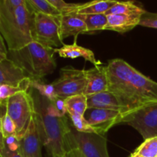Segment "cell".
<instances>
[{
    "label": "cell",
    "instance_id": "6da1fadb",
    "mask_svg": "<svg viewBox=\"0 0 157 157\" xmlns=\"http://www.w3.org/2000/svg\"><path fill=\"white\" fill-rule=\"evenodd\" d=\"M106 68L109 91L116 96L123 107V117L157 103V82L124 60H110Z\"/></svg>",
    "mask_w": 157,
    "mask_h": 157
},
{
    "label": "cell",
    "instance_id": "7a4b0ae2",
    "mask_svg": "<svg viewBox=\"0 0 157 157\" xmlns=\"http://www.w3.org/2000/svg\"><path fill=\"white\" fill-rule=\"evenodd\" d=\"M32 97L34 117L42 145L51 157H65V136L71 129L66 115L58 113L52 101L38 92Z\"/></svg>",
    "mask_w": 157,
    "mask_h": 157
},
{
    "label": "cell",
    "instance_id": "3957f363",
    "mask_svg": "<svg viewBox=\"0 0 157 157\" xmlns=\"http://www.w3.org/2000/svg\"><path fill=\"white\" fill-rule=\"evenodd\" d=\"M33 12L25 2L12 9H0V32L9 51H17L33 41Z\"/></svg>",
    "mask_w": 157,
    "mask_h": 157
},
{
    "label": "cell",
    "instance_id": "277c9868",
    "mask_svg": "<svg viewBox=\"0 0 157 157\" xmlns=\"http://www.w3.org/2000/svg\"><path fill=\"white\" fill-rule=\"evenodd\" d=\"M55 48L32 41L17 51H9L7 58L21 67L31 80H41L56 68Z\"/></svg>",
    "mask_w": 157,
    "mask_h": 157
},
{
    "label": "cell",
    "instance_id": "5b68a950",
    "mask_svg": "<svg viewBox=\"0 0 157 157\" xmlns=\"http://www.w3.org/2000/svg\"><path fill=\"white\" fill-rule=\"evenodd\" d=\"M66 152L78 149L85 157H110L107 138L95 133H83L71 127L65 136Z\"/></svg>",
    "mask_w": 157,
    "mask_h": 157
},
{
    "label": "cell",
    "instance_id": "8992f818",
    "mask_svg": "<svg viewBox=\"0 0 157 157\" xmlns=\"http://www.w3.org/2000/svg\"><path fill=\"white\" fill-rule=\"evenodd\" d=\"M6 111L16 127V136L21 138L25 133L31 120L35 114V103L30 92L20 91L9 98Z\"/></svg>",
    "mask_w": 157,
    "mask_h": 157
},
{
    "label": "cell",
    "instance_id": "52a82bcc",
    "mask_svg": "<svg viewBox=\"0 0 157 157\" xmlns=\"http://www.w3.org/2000/svg\"><path fill=\"white\" fill-rule=\"evenodd\" d=\"M32 35L33 41L46 47L54 48L64 45L60 35L59 17L33 12Z\"/></svg>",
    "mask_w": 157,
    "mask_h": 157
},
{
    "label": "cell",
    "instance_id": "ba28073f",
    "mask_svg": "<svg viewBox=\"0 0 157 157\" xmlns=\"http://www.w3.org/2000/svg\"><path fill=\"white\" fill-rule=\"evenodd\" d=\"M58 98L66 99L69 97L84 94L87 78L84 70L66 66L60 71V77L52 83Z\"/></svg>",
    "mask_w": 157,
    "mask_h": 157
},
{
    "label": "cell",
    "instance_id": "9c48e42d",
    "mask_svg": "<svg viewBox=\"0 0 157 157\" xmlns=\"http://www.w3.org/2000/svg\"><path fill=\"white\" fill-rule=\"evenodd\" d=\"M122 124L133 127L144 140L157 136V103L124 117Z\"/></svg>",
    "mask_w": 157,
    "mask_h": 157
},
{
    "label": "cell",
    "instance_id": "30bf717a",
    "mask_svg": "<svg viewBox=\"0 0 157 157\" xmlns=\"http://www.w3.org/2000/svg\"><path fill=\"white\" fill-rule=\"evenodd\" d=\"M84 117L95 133L104 136L111 127L120 124L123 117L120 111L107 109H87Z\"/></svg>",
    "mask_w": 157,
    "mask_h": 157
},
{
    "label": "cell",
    "instance_id": "8fae6325",
    "mask_svg": "<svg viewBox=\"0 0 157 157\" xmlns=\"http://www.w3.org/2000/svg\"><path fill=\"white\" fill-rule=\"evenodd\" d=\"M2 84L16 87L21 86L29 90L31 88V79L21 67L7 58L0 61V85Z\"/></svg>",
    "mask_w": 157,
    "mask_h": 157
},
{
    "label": "cell",
    "instance_id": "7c38bea8",
    "mask_svg": "<svg viewBox=\"0 0 157 157\" xmlns=\"http://www.w3.org/2000/svg\"><path fill=\"white\" fill-rule=\"evenodd\" d=\"M41 146L42 143L33 116L25 133L19 139V150L24 157H42Z\"/></svg>",
    "mask_w": 157,
    "mask_h": 157
},
{
    "label": "cell",
    "instance_id": "4fadbf2b",
    "mask_svg": "<svg viewBox=\"0 0 157 157\" xmlns=\"http://www.w3.org/2000/svg\"><path fill=\"white\" fill-rule=\"evenodd\" d=\"M84 74L87 78V87L84 91L86 96L108 91L109 82L106 66H94L88 70H84Z\"/></svg>",
    "mask_w": 157,
    "mask_h": 157
},
{
    "label": "cell",
    "instance_id": "5bb4252c",
    "mask_svg": "<svg viewBox=\"0 0 157 157\" xmlns=\"http://www.w3.org/2000/svg\"><path fill=\"white\" fill-rule=\"evenodd\" d=\"M59 21L60 35L62 40L70 36L76 37L79 34L87 32L85 22L78 14H61Z\"/></svg>",
    "mask_w": 157,
    "mask_h": 157
},
{
    "label": "cell",
    "instance_id": "9a60e30c",
    "mask_svg": "<svg viewBox=\"0 0 157 157\" xmlns=\"http://www.w3.org/2000/svg\"><path fill=\"white\" fill-rule=\"evenodd\" d=\"M87 98V109H107L120 111L124 114V109L117 98L110 91H104L89 95Z\"/></svg>",
    "mask_w": 157,
    "mask_h": 157
},
{
    "label": "cell",
    "instance_id": "2e32d148",
    "mask_svg": "<svg viewBox=\"0 0 157 157\" xmlns=\"http://www.w3.org/2000/svg\"><path fill=\"white\" fill-rule=\"evenodd\" d=\"M117 2V0H92L83 4L72 3L70 9L64 13H75L78 15L105 14Z\"/></svg>",
    "mask_w": 157,
    "mask_h": 157
},
{
    "label": "cell",
    "instance_id": "e0dca14e",
    "mask_svg": "<svg viewBox=\"0 0 157 157\" xmlns=\"http://www.w3.org/2000/svg\"><path fill=\"white\" fill-rule=\"evenodd\" d=\"M142 15H109L105 30L125 33L140 25Z\"/></svg>",
    "mask_w": 157,
    "mask_h": 157
},
{
    "label": "cell",
    "instance_id": "ac0fdd59",
    "mask_svg": "<svg viewBox=\"0 0 157 157\" xmlns=\"http://www.w3.org/2000/svg\"><path fill=\"white\" fill-rule=\"evenodd\" d=\"M55 52L61 58H83L90 61L94 66L101 65V62L95 58L94 54L91 50L80 46L77 44L76 40L73 44H64L58 48H55Z\"/></svg>",
    "mask_w": 157,
    "mask_h": 157
},
{
    "label": "cell",
    "instance_id": "d6986e66",
    "mask_svg": "<svg viewBox=\"0 0 157 157\" xmlns=\"http://www.w3.org/2000/svg\"><path fill=\"white\" fill-rule=\"evenodd\" d=\"M67 113L71 114H79L84 116L87 110V98L85 94H78L64 99Z\"/></svg>",
    "mask_w": 157,
    "mask_h": 157
},
{
    "label": "cell",
    "instance_id": "ffe728a7",
    "mask_svg": "<svg viewBox=\"0 0 157 157\" xmlns=\"http://www.w3.org/2000/svg\"><path fill=\"white\" fill-rule=\"evenodd\" d=\"M146 11L133 2L118 1L112 6L106 15H144Z\"/></svg>",
    "mask_w": 157,
    "mask_h": 157
},
{
    "label": "cell",
    "instance_id": "44dd1931",
    "mask_svg": "<svg viewBox=\"0 0 157 157\" xmlns=\"http://www.w3.org/2000/svg\"><path fill=\"white\" fill-rule=\"evenodd\" d=\"M87 26V32L105 30L107 24V15L106 14H90L79 15Z\"/></svg>",
    "mask_w": 157,
    "mask_h": 157
},
{
    "label": "cell",
    "instance_id": "7402d4cb",
    "mask_svg": "<svg viewBox=\"0 0 157 157\" xmlns=\"http://www.w3.org/2000/svg\"><path fill=\"white\" fill-rule=\"evenodd\" d=\"M32 12H41L55 17H60L61 12L48 0H25Z\"/></svg>",
    "mask_w": 157,
    "mask_h": 157
},
{
    "label": "cell",
    "instance_id": "603a6c76",
    "mask_svg": "<svg viewBox=\"0 0 157 157\" xmlns=\"http://www.w3.org/2000/svg\"><path fill=\"white\" fill-rule=\"evenodd\" d=\"M31 88H33L50 101H55L58 98L53 84H46L41 80H31Z\"/></svg>",
    "mask_w": 157,
    "mask_h": 157
},
{
    "label": "cell",
    "instance_id": "cb8c5ba5",
    "mask_svg": "<svg viewBox=\"0 0 157 157\" xmlns=\"http://www.w3.org/2000/svg\"><path fill=\"white\" fill-rule=\"evenodd\" d=\"M134 152L143 157H157V136L144 140Z\"/></svg>",
    "mask_w": 157,
    "mask_h": 157
},
{
    "label": "cell",
    "instance_id": "d4e9b609",
    "mask_svg": "<svg viewBox=\"0 0 157 157\" xmlns=\"http://www.w3.org/2000/svg\"><path fill=\"white\" fill-rule=\"evenodd\" d=\"M25 87H16V86L9 85V84H2L0 85V106H4L6 107V102L11 97L20 91H28Z\"/></svg>",
    "mask_w": 157,
    "mask_h": 157
},
{
    "label": "cell",
    "instance_id": "484cf974",
    "mask_svg": "<svg viewBox=\"0 0 157 157\" xmlns=\"http://www.w3.org/2000/svg\"><path fill=\"white\" fill-rule=\"evenodd\" d=\"M69 117L71 120L74 128L76 130L83 133H95L84 116L79 114H71Z\"/></svg>",
    "mask_w": 157,
    "mask_h": 157
},
{
    "label": "cell",
    "instance_id": "4316f807",
    "mask_svg": "<svg viewBox=\"0 0 157 157\" xmlns=\"http://www.w3.org/2000/svg\"><path fill=\"white\" fill-rule=\"evenodd\" d=\"M1 132L4 138L16 135V127L15 123L6 111H5V113L2 116Z\"/></svg>",
    "mask_w": 157,
    "mask_h": 157
},
{
    "label": "cell",
    "instance_id": "83f0119b",
    "mask_svg": "<svg viewBox=\"0 0 157 157\" xmlns=\"http://www.w3.org/2000/svg\"><path fill=\"white\" fill-rule=\"evenodd\" d=\"M140 25L157 29V13H153L146 11L142 15Z\"/></svg>",
    "mask_w": 157,
    "mask_h": 157
},
{
    "label": "cell",
    "instance_id": "f1b7e54d",
    "mask_svg": "<svg viewBox=\"0 0 157 157\" xmlns=\"http://www.w3.org/2000/svg\"><path fill=\"white\" fill-rule=\"evenodd\" d=\"M1 157H24L19 150V147L17 148H9L3 146V148L0 151Z\"/></svg>",
    "mask_w": 157,
    "mask_h": 157
},
{
    "label": "cell",
    "instance_id": "f546056e",
    "mask_svg": "<svg viewBox=\"0 0 157 157\" xmlns=\"http://www.w3.org/2000/svg\"><path fill=\"white\" fill-rule=\"evenodd\" d=\"M53 6H55L57 9L61 12V14L67 12L71 6H72V3H67L64 0H48Z\"/></svg>",
    "mask_w": 157,
    "mask_h": 157
},
{
    "label": "cell",
    "instance_id": "4dcf8cb0",
    "mask_svg": "<svg viewBox=\"0 0 157 157\" xmlns=\"http://www.w3.org/2000/svg\"><path fill=\"white\" fill-rule=\"evenodd\" d=\"M25 0H2L0 4V9H12L25 2Z\"/></svg>",
    "mask_w": 157,
    "mask_h": 157
},
{
    "label": "cell",
    "instance_id": "1f68e13d",
    "mask_svg": "<svg viewBox=\"0 0 157 157\" xmlns=\"http://www.w3.org/2000/svg\"><path fill=\"white\" fill-rule=\"evenodd\" d=\"M66 157H85L83 155V153H81L80 150H78V149H71V150H69L68 151H67L66 153Z\"/></svg>",
    "mask_w": 157,
    "mask_h": 157
},
{
    "label": "cell",
    "instance_id": "d6a6232c",
    "mask_svg": "<svg viewBox=\"0 0 157 157\" xmlns=\"http://www.w3.org/2000/svg\"><path fill=\"white\" fill-rule=\"evenodd\" d=\"M8 52H9V50H8L7 48L6 47L4 38H3L1 32H0V54L7 56Z\"/></svg>",
    "mask_w": 157,
    "mask_h": 157
},
{
    "label": "cell",
    "instance_id": "836d02e7",
    "mask_svg": "<svg viewBox=\"0 0 157 157\" xmlns=\"http://www.w3.org/2000/svg\"><path fill=\"white\" fill-rule=\"evenodd\" d=\"M4 136H3L2 133L0 131V151L2 150V149L3 148V146H4Z\"/></svg>",
    "mask_w": 157,
    "mask_h": 157
},
{
    "label": "cell",
    "instance_id": "e575fe53",
    "mask_svg": "<svg viewBox=\"0 0 157 157\" xmlns=\"http://www.w3.org/2000/svg\"><path fill=\"white\" fill-rule=\"evenodd\" d=\"M130 157H143V156H140L139 154H137V153H135V152H133V153H132L131 155H130Z\"/></svg>",
    "mask_w": 157,
    "mask_h": 157
},
{
    "label": "cell",
    "instance_id": "d590c367",
    "mask_svg": "<svg viewBox=\"0 0 157 157\" xmlns=\"http://www.w3.org/2000/svg\"><path fill=\"white\" fill-rule=\"evenodd\" d=\"M6 58H7V56H6V55H2V54H0V61H2V60L6 59Z\"/></svg>",
    "mask_w": 157,
    "mask_h": 157
},
{
    "label": "cell",
    "instance_id": "8d00e7d4",
    "mask_svg": "<svg viewBox=\"0 0 157 157\" xmlns=\"http://www.w3.org/2000/svg\"><path fill=\"white\" fill-rule=\"evenodd\" d=\"M1 120H2V117L0 116V131H1Z\"/></svg>",
    "mask_w": 157,
    "mask_h": 157
},
{
    "label": "cell",
    "instance_id": "74e56055",
    "mask_svg": "<svg viewBox=\"0 0 157 157\" xmlns=\"http://www.w3.org/2000/svg\"><path fill=\"white\" fill-rule=\"evenodd\" d=\"M0 157H1V156H0Z\"/></svg>",
    "mask_w": 157,
    "mask_h": 157
},
{
    "label": "cell",
    "instance_id": "f35d334b",
    "mask_svg": "<svg viewBox=\"0 0 157 157\" xmlns=\"http://www.w3.org/2000/svg\"><path fill=\"white\" fill-rule=\"evenodd\" d=\"M65 157H66V156H65Z\"/></svg>",
    "mask_w": 157,
    "mask_h": 157
}]
</instances>
